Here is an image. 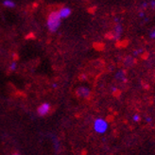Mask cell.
<instances>
[{"label":"cell","mask_w":155,"mask_h":155,"mask_svg":"<svg viewBox=\"0 0 155 155\" xmlns=\"http://www.w3.org/2000/svg\"><path fill=\"white\" fill-rule=\"evenodd\" d=\"M16 68H17L16 61H12V63L11 64V65H10V70L11 71H14V70H16Z\"/></svg>","instance_id":"30bf717a"},{"label":"cell","mask_w":155,"mask_h":155,"mask_svg":"<svg viewBox=\"0 0 155 155\" xmlns=\"http://www.w3.org/2000/svg\"><path fill=\"white\" fill-rule=\"evenodd\" d=\"M143 51H144L143 49L139 48V49H137V50H134V51L133 52V55H134V57H136V56H138V55H139V54H141Z\"/></svg>","instance_id":"7c38bea8"},{"label":"cell","mask_w":155,"mask_h":155,"mask_svg":"<svg viewBox=\"0 0 155 155\" xmlns=\"http://www.w3.org/2000/svg\"><path fill=\"white\" fill-rule=\"evenodd\" d=\"M138 16L140 17V18H145L146 17V13H145V12H140L138 13Z\"/></svg>","instance_id":"9a60e30c"},{"label":"cell","mask_w":155,"mask_h":155,"mask_svg":"<svg viewBox=\"0 0 155 155\" xmlns=\"http://www.w3.org/2000/svg\"><path fill=\"white\" fill-rule=\"evenodd\" d=\"M114 78L116 80H118L122 82H126L127 81V78H126V73L124 70H118L115 73Z\"/></svg>","instance_id":"52a82bcc"},{"label":"cell","mask_w":155,"mask_h":155,"mask_svg":"<svg viewBox=\"0 0 155 155\" xmlns=\"http://www.w3.org/2000/svg\"><path fill=\"white\" fill-rule=\"evenodd\" d=\"M93 128H94V130L98 134H104L105 133H107L108 129H109V123L106 119L103 118H97L94 121V124H93Z\"/></svg>","instance_id":"7a4b0ae2"},{"label":"cell","mask_w":155,"mask_h":155,"mask_svg":"<svg viewBox=\"0 0 155 155\" xmlns=\"http://www.w3.org/2000/svg\"><path fill=\"white\" fill-rule=\"evenodd\" d=\"M149 5L150 6L151 9H155V0H151Z\"/></svg>","instance_id":"2e32d148"},{"label":"cell","mask_w":155,"mask_h":155,"mask_svg":"<svg viewBox=\"0 0 155 155\" xmlns=\"http://www.w3.org/2000/svg\"><path fill=\"white\" fill-rule=\"evenodd\" d=\"M61 18L58 12H52L48 14V19H46V27L51 32H56L61 26Z\"/></svg>","instance_id":"6da1fadb"},{"label":"cell","mask_w":155,"mask_h":155,"mask_svg":"<svg viewBox=\"0 0 155 155\" xmlns=\"http://www.w3.org/2000/svg\"><path fill=\"white\" fill-rule=\"evenodd\" d=\"M50 109H51L50 104L48 103V102H45V103H43V104H41L40 106L38 107L37 113H38V114L40 115V116H45V115L49 114Z\"/></svg>","instance_id":"3957f363"},{"label":"cell","mask_w":155,"mask_h":155,"mask_svg":"<svg viewBox=\"0 0 155 155\" xmlns=\"http://www.w3.org/2000/svg\"><path fill=\"white\" fill-rule=\"evenodd\" d=\"M76 94L79 96L80 97L82 98H89L91 96V90L88 87H85V86H81L79 87L76 91Z\"/></svg>","instance_id":"277c9868"},{"label":"cell","mask_w":155,"mask_h":155,"mask_svg":"<svg viewBox=\"0 0 155 155\" xmlns=\"http://www.w3.org/2000/svg\"><path fill=\"white\" fill-rule=\"evenodd\" d=\"M146 122L147 123H151L152 122V118L150 117V116H149V117H146Z\"/></svg>","instance_id":"e0dca14e"},{"label":"cell","mask_w":155,"mask_h":155,"mask_svg":"<svg viewBox=\"0 0 155 155\" xmlns=\"http://www.w3.org/2000/svg\"><path fill=\"white\" fill-rule=\"evenodd\" d=\"M52 86H53V88H57V87H58V84H57V83H54V84L52 85Z\"/></svg>","instance_id":"d6986e66"},{"label":"cell","mask_w":155,"mask_h":155,"mask_svg":"<svg viewBox=\"0 0 155 155\" xmlns=\"http://www.w3.org/2000/svg\"><path fill=\"white\" fill-rule=\"evenodd\" d=\"M149 36H150V39H155V28L150 32V35H149Z\"/></svg>","instance_id":"4fadbf2b"},{"label":"cell","mask_w":155,"mask_h":155,"mask_svg":"<svg viewBox=\"0 0 155 155\" xmlns=\"http://www.w3.org/2000/svg\"><path fill=\"white\" fill-rule=\"evenodd\" d=\"M149 7V3L148 2H143L142 4H141V8H142V9H147V8H148Z\"/></svg>","instance_id":"5bb4252c"},{"label":"cell","mask_w":155,"mask_h":155,"mask_svg":"<svg viewBox=\"0 0 155 155\" xmlns=\"http://www.w3.org/2000/svg\"><path fill=\"white\" fill-rule=\"evenodd\" d=\"M114 22L115 23H119V18H114Z\"/></svg>","instance_id":"ffe728a7"},{"label":"cell","mask_w":155,"mask_h":155,"mask_svg":"<svg viewBox=\"0 0 155 155\" xmlns=\"http://www.w3.org/2000/svg\"><path fill=\"white\" fill-rule=\"evenodd\" d=\"M122 33H123L122 25L120 24V23H116V25H115V27L114 28V36H113L114 40L118 41L120 39V37H121V35H122Z\"/></svg>","instance_id":"5b68a950"},{"label":"cell","mask_w":155,"mask_h":155,"mask_svg":"<svg viewBox=\"0 0 155 155\" xmlns=\"http://www.w3.org/2000/svg\"><path fill=\"white\" fill-rule=\"evenodd\" d=\"M3 6L6 7V8H10V9H12V8H15V6H16V4H15L12 0H4V1L2 2Z\"/></svg>","instance_id":"ba28073f"},{"label":"cell","mask_w":155,"mask_h":155,"mask_svg":"<svg viewBox=\"0 0 155 155\" xmlns=\"http://www.w3.org/2000/svg\"><path fill=\"white\" fill-rule=\"evenodd\" d=\"M112 92L113 93H115V92H117V88H116V87H112Z\"/></svg>","instance_id":"ac0fdd59"},{"label":"cell","mask_w":155,"mask_h":155,"mask_svg":"<svg viewBox=\"0 0 155 155\" xmlns=\"http://www.w3.org/2000/svg\"><path fill=\"white\" fill-rule=\"evenodd\" d=\"M58 12H59L61 19L67 18L68 16H70V14H71V9L68 7H63V8H61Z\"/></svg>","instance_id":"8992f818"},{"label":"cell","mask_w":155,"mask_h":155,"mask_svg":"<svg viewBox=\"0 0 155 155\" xmlns=\"http://www.w3.org/2000/svg\"><path fill=\"white\" fill-rule=\"evenodd\" d=\"M134 58L133 57H127L125 59V61H124V64H125L126 66H130L131 64H134Z\"/></svg>","instance_id":"9c48e42d"},{"label":"cell","mask_w":155,"mask_h":155,"mask_svg":"<svg viewBox=\"0 0 155 155\" xmlns=\"http://www.w3.org/2000/svg\"><path fill=\"white\" fill-rule=\"evenodd\" d=\"M133 120H134V122H139V121L141 120L140 115H139L138 114H134L133 115Z\"/></svg>","instance_id":"8fae6325"}]
</instances>
